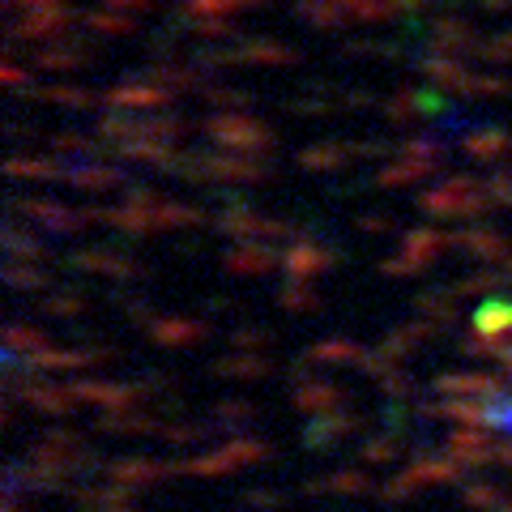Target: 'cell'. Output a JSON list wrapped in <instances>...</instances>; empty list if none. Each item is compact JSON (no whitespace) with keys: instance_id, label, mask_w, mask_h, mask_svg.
Returning <instances> with one entry per match:
<instances>
[]
</instances>
